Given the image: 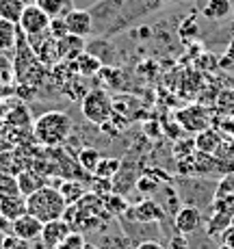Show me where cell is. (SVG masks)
Wrapping results in <instances>:
<instances>
[{"instance_id": "1", "label": "cell", "mask_w": 234, "mask_h": 249, "mask_svg": "<svg viewBox=\"0 0 234 249\" xmlns=\"http://www.w3.org/2000/svg\"><path fill=\"white\" fill-rule=\"evenodd\" d=\"M72 137V122L65 113L50 111L35 119L33 124V139L44 147H59L68 143Z\"/></svg>"}, {"instance_id": "2", "label": "cell", "mask_w": 234, "mask_h": 249, "mask_svg": "<svg viewBox=\"0 0 234 249\" xmlns=\"http://www.w3.org/2000/svg\"><path fill=\"white\" fill-rule=\"evenodd\" d=\"M65 210H68V204H65L63 195L56 186L46 184L26 197V213L37 217L41 223L61 219L65 214Z\"/></svg>"}, {"instance_id": "3", "label": "cell", "mask_w": 234, "mask_h": 249, "mask_svg": "<svg viewBox=\"0 0 234 249\" xmlns=\"http://www.w3.org/2000/svg\"><path fill=\"white\" fill-rule=\"evenodd\" d=\"M80 111L89 124L104 126L113 117V98L104 89H91L80 100Z\"/></svg>"}, {"instance_id": "4", "label": "cell", "mask_w": 234, "mask_h": 249, "mask_svg": "<svg viewBox=\"0 0 234 249\" xmlns=\"http://www.w3.org/2000/svg\"><path fill=\"white\" fill-rule=\"evenodd\" d=\"M176 186L178 189V195L180 199H182L184 206H193V208L198 210H204L206 206H211L215 202V184H211V182L206 180H199V178H182L178 180Z\"/></svg>"}, {"instance_id": "5", "label": "cell", "mask_w": 234, "mask_h": 249, "mask_svg": "<svg viewBox=\"0 0 234 249\" xmlns=\"http://www.w3.org/2000/svg\"><path fill=\"white\" fill-rule=\"evenodd\" d=\"M119 228H122L124 236L130 241L132 249H135L139 243L145 241H156V238L163 234L161 230V223H143V221H132V219L119 217Z\"/></svg>"}, {"instance_id": "6", "label": "cell", "mask_w": 234, "mask_h": 249, "mask_svg": "<svg viewBox=\"0 0 234 249\" xmlns=\"http://www.w3.org/2000/svg\"><path fill=\"white\" fill-rule=\"evenodd\" d=\"M50 22L52 20L37 4H26L22 11L20 22H18V28H20L26 37H33V35H41V33L50 31Z\"/></svg>"}, {"instance_id": "7", "label": "cell", "mask_w": 234, "mask_h": 249, "mask_svg": "<svg viewBox=\"0 0 234 249\" xmlns=\"http://www.w3.org/2000/svg\"><path fill=\"white\" fill-rule=\"evenodd\" d=\"M122 217L132 219V221H143V223H161L167 219V214H165L163 206L156 202L154 197H145L137 206H130L126 210V214H122Z\"/></svg>"}, {"instance_id": "8", "label": "cell", "mask_w": 234, "mask_h": 249, "mask_svg": "<svg viewBox=\"0 0 234 249\" xmlns=\"http://www.w3.org/2000/svg\"><path fill=\"white\" fill-rule=\"evenodd\" d=\"M63 24H65V31L68 35H76V37H87L93 35V20H91V13L89 9H72L70 13L63 16Z\"/></svg>"}, {"instance_id": "9", "label": "cell", "mask_w": 234, "mask_h": 249, "mask_svg": "<svg viewBox=\"0 0 234 249\" xmlns=\"http://www.w3.org/2000/svg\"><path fill=\"white\" fill-rule=\"evenodd\" d=\"M174 223V230L178 234H184V236H191L193 232H198L199 228H204V217L202 210L193 208V206H182L178 213L171 219Z\"/></svg>"}, {"instance_id": "10", "label": "cell", "mask_w": 234, "mask_h": 249, "mask_svg": "<svg viewBox=\"0 0 234 249\" xmlns=\"http://www.w3.org/2000/svg\"><path fill=\"white\" fill-rule=\"evenodd\" d=\"M70 232H74V230H72V226L65 221L63 217L54 219V221H48V223H44V230H41L39 245L44 249H54Z\"/></svg>"}, {"instance_id": "11", "label": "cell", "mask_w": 234, "mask_h": 249, "mask_svg": "<svg viewBox=\"0 0 234 249\" xmlns=\"http://www.w3.org/2000/svg\"><path fill=\"white\" fill-rule=\"evenodd\" d=\"M41 230H44V223L39 221L37 217H33V214H22L20 219H16V221L11 223V234L18 238H22V241H28V243H37L41 236Z\"/></svg>"}, {"instance_id": "12", "label": "cell", "mask_w": 234, "mask_h": 249, "mask_svg": "<svg viewBox=\"0 0 234 249\" xmlns=\"http://www.w3.org/2000/svg\"><path fill=\"white\" fill-rule=\"evenodd\" d=\"M48 180L44 174H39V171L35 169H24L18 174V186H20V193L24 197H28L31 193H35V191H39L41 186L48 184Z\"/></svg>"}, {"instance_id": "13", "label": "cell", "mask_w": 234, "mask_h": 249, "mask_svg": "<svg viewBox=\"0 0 234 249\" xmlns=\"http://www.w3.org/2000/svg\"><path fill=\"white\" fill-rule=\"evenodd\" d=\"M72 65H74V71H78L80 76H85V78H91V76L100 74L102 71V61L98 59V56L89 54L87 50L83 52V54H78L74 61H72Z\"/></svg>"}, {"instance_id": "14", "label": "cell", "mask_w": 234, "mask_h": 249, "mask_svg": "<svg viewBox=\"0 0 234 249\" xmlns=\"http://www.w3.org/2000/svg\"><path fill=\"white\" fill-rule=\"evenodd\" d=\"M178 122L182 124L184 130H195V132L206 130V126H208L206 117H204V111L199 107H191V108H187V111H180Z\"/></svg>"}, {"instance_id": "15", "label": "cell", "mask_w": 234, "mask_h": 249, "mask_svg": "<svg viewBox=\"0 0 234 249\" xmlns=\"http://www.w3.org/2000/svg\"><path fill=\"white\" fill-rule=\"evenodd\" d=\"M202 16L211 22H221L232 16V0H206Z\"/></svg>"}, {"instance_id": "16", "label": "cell", "mask_w": 234, "mask_h": 249, "mask_svg": "<svg viewBox=\"0 0 234 249\" xmlns=\"http://www.w3.org/2000/svg\"><path fill=\"white\" fill-rule=\"evenodd\" d=\"M219 147H221V135H219L217 130L206 128V130H202L198 137H195V150L202 152V154L215 156Z\"/></svg>"}, {"instance_id": "17", "label": "cell", "mask_w": 234, "mask_h": 249, "mask_svg": "<svg viewBox=\"0 0 234 249\" xmlns=\"http://www.w3.org/2000/svg\"><path fill=\"white\" fill-rule=\"evenodd\" d=\"M0 214L9 221H16L22 214H26V197L24 195H13V197L0 199Z\"/></svg>"}, {"instance_id": "18", "label": "cell", "mask_w": 234, "mask_h": 249, "mask_svg": "<svg viewBox=\"0 0 234 249\" xmlns=\"http://www.w3.org/2000/svg\"><path fill=\"white\" fill-rule=\"evenodd\" d=\"M59 52H61V61L63 59L74 61L76 56L85 52V39L83 37H76V35L59 37Z\"/></svg>"}, {"instance_id": "19", "label": "cell", "mask_w": 234, "mask_h": 249, "mask_svg": "<svg viewBox=\"0 0 234 249\" xmlns=\"http://www.w3.org/2000/svg\"><path fill=\"white\" fill-rule=\"evenodd\" d=\"M18 35H20L18 24H13V22L2 20V18H0V52H2V54H4V52L16 50Z\"/></svg>"}, {"instance_id": "20", "label": "cell", "mask_w": 234, "mask_h": 249, "mask_svg": "<svg viewBox=\"0 0 234 249\" xmlns=\"http://www.w3.org/2000/svg\"><path fill=\"white\" fill-rule=\"evenodd\" d=\"M35 4L50 18V20L63 18L65 13H70L72 9H74V2H72V0H37Z\"/></svg>"}, {"instance_id": "21", "label": "cell", "mask_w": 234, "mask_h": 249, "mask_svg": "<svg viewBox=\"0 0 234 249\" xmlns=\"http://www.w3.org/2000/svg\"><path fill=\"white\" fill-rule=\"evenodd\" d=\"M56 189L61 191V195H63V199H65V204L68 206L76 204L80 197H85V195L89 193L87 186H85L83 182H78V180H65V182H61Z\"/></svg>"}, {"instance_id": "22", "label": "cell", "mask_w": 234, "mask_h": 249, "mask_svg": "<svg viewBox=\"0 0 234 249\" xmlns=\"http://www.w3.org/2000/svg\"><path fill=\"white\" fill-rule=\"evenodd\" d=\"M16 85V68H13V61L7 54L0 52V95L4 98L7 91H11V87Z\"/></svg>"}, {"instance_id": "23", "label": "cell", "mask_w": 234, "mask_h": 249, "mask_svg": "<svg viewBox=\"0 0 234 249\" xmlns=\"http://www.w3.org/2000/svg\"><path fill=\"white\" fill-rule=\"evenodd\" d=\"M76 160H78L80 169H83L85 174L93 176L95 167H98L100 160H102V154H100L95 147H80V150L76 152Z\"/></svg>"}, {"instance_id": "24", "label": "cell", "mask_w": 234, "mask_h": 249, "mask_svg": "<svg viewBox=\"0 0 234 249\" xmlns=\"http://www.w3.org/2000/svg\"><path fill=\"white\" fill-rule=\"evenodd\" d=\"M104 199V208H107V213L111 214L113 219H119L122 214H126V210L130 208V204H128L126 195H119V193H111L107 195Z\"/></svg>"}, {"instance_id": "25", "label": "cell", "mask_w": 234, "mask_h": 249, "mask_svg": "<svg viewBox=\"0 0 234 249\" xmlns=\"http://www.w3.org/2000/svg\"><path fill=\"white\" fill-rule=\"evenodd\" d=\"M187 241H189V249H219L215 245V238L206 232V226L187 236Z\"/></svg>"}, {"instance_id": "26", "label": "cell", "mask_w": 234, "mask_h": 249, "mask_svg": "<svg viewBox=\"0 0 234 249\" xmlns=\"http://www.w3.org/2000/svg\"><path fill=\"white\" fill-rule=\"evenodd\" d=\"M24 7H26V4H24L22 0H7V2L0 4V18H2V20L13 22V24H18V22H20V18H22Z\"/></svg>"}, {"instance_id": "27", "label": "cell", "mask_w": 234, "mask_h": 249, "mask_svg": "<svg viewBox=\"0 0 234 249\" xmlns=\"http://www.w3.org/2000/svg\"><path fill=\"white\" fill-rule=\"evenodd\" d=\"M13 195H22L20 186H18V176L0 171V199L2 197H13Z\"/></svg>"}, {"instance_id": "28", "label": "cell", "mask_w": 234, "mask_h": 249, "mask_svg": "<svg viewBox=\"0 0 234 249\" xmlns=\"http://www.w3.org/2000/svg\"><path fill=\"white\" fill-rule=\"evenodd\" d=\"M4 122L11 128H24V126H31V115H28L26 107H18L4 115Z\"/></svg>"}, {"instance_id": "29", "label": "cell", "mask_w": 234, "mask_h": 249, "mask_svg": "<svg viewBox=\"0 0 234 249\" xmlns=\"http://www.w3.org/2000/svg\"><path fill=\"white\" fill-rule=\"evenodd\" d=\"M119 167H122V160L119 159H102L100 160V165L95 167L93 178H108L111 180L113 176L119 171Z\"/></svg>"}, {"instance_id": "30", "label": "cell", "mask_w": 234, "mask_h": 249, "mask_svg": "<svg viewBox=\"0 0 234 249\" xmlns=\"http://www.w3.org/2000/svg\"><path fill=\"white\" fill-rule=\"evenodd\" d=\"M230 197L234 199V176H226L215 191V202H228Z\"/></svg>"}, {"instance_id": "31", "label": "cell", "mask_w": 234, "mask_h": 249, "mask_svg": "<svg viewBox=\"0 0 234 249\" xmlns=\"http://www.w3.org/2000/svg\"><path fill=\"white\" fill-rule=\"evenodd\" d=\"M85 234H80V232H70L68 236L63 238V241L59 243L54 249H83L85 247Z\"/></svg>"}, {"instance_id": "32", "label": "cell", "mask_w": 234, "mask_h": 249, "mask_svg": "<svg viewBox=\"0 0 234 249\" xmlns=\"http://www.w3.org/2000/svg\"><path fill=\"white\" fill-rule=\"evenodd\" d=\"M4 249H33V243L22 241V238L13 236V234H7L4 236Z\"/></svg>"}, {"instance_id": "33", "label": "cell", "mask_w": 234, "mask_h": 249, "mask_svg": "<svg viewBox=\"0 0 234 249\" xmlns=\"http://www.w3.org/2000/svg\"><path fill=\"white\" fill-rule=\"evenodd\" d=\"M165 249H189V241L184 234H178L176 232L174 236H169V241H167Z\"/></svg>"}, {"instance_id": "34", "label": "cell", "mask_w": 234, "mask_h": 249, "mask_svg": "<svg viewBox=\"0 0 234 249\" xmlns=\"http://www.w3.org/2000/svg\"><path fill=\"white\" fill-rule=\"evenodd\" d=\"M221 236H223V245H230V247H234V221H232L226 230H223Z\"/></svg>"}, {"instance_id": "35", "label": "cell", "mask_w": 234, "mask_h": 249, "mask_svg": "<svg viewBox=\"0 0 234 249\" xmlns=\"http://www.w3.org/2000/svg\"><path fill=\"white\" fill-rule=\"evenodd\" d=\"M135 249H165V245H161L159 241H145V243H139Z\"/></svg>"}, {"instance_id": "36", "label": "cell", "mask_w": 234, "mask_h": 249, "mask_svg": "<svg viewBox=\"0 0 234 249\" xmlns=\"http://www.w3.org/2000/svg\"><path fill=\"white\" fill-rule=\"evenodd\" d=\"M11 223L13 221H9V219H4L2 214H0V232L2 234H11Z\"/></svg>"}, {"instance_id": "37", "label": "cell", "mask_w": 234, "mask_h": 249, "mask_svg": "<svg viewBox=\"0 0 234 249\" xmlns=\"http://www.w3.org/2000/svg\"><path fill=\"white\" fill-rule=\"evenodd\" d=\"M83 249H100V247H98V245H93L91 241H87V243H85V247H83Z\"/></svg>"}, {"instance_id": "38", "label": "cell", "mask_w": 234, "mask_h": 249, "mask_svg": "<svg viewBox=\"0 0 234 249\" xmlns=\"http://www.w3.org/2000/svg\"><path fill=\"white\" fill-rule=\"evenodd\" d=\"M4 236H7V234L0 232V249H4Z\"/></svg>"}, {"instance_id": "39", "label": "cell", "mask_w": 234, "mask_h": 249, "mask_svg": "<svg viewBox=\"0 0 234 249\" xmlns=\"http://www.w3.org/2000/svg\"><path fill=\"white\" fill-rule=\"evenodd\" d=\"M22 2H24V4H35L37 0H22Z\"/></svg>"}, {"instance_id": "40", "label": "cell", "mask_w": 234, "mask_h": 249, "mask_svg": "<svg viewBox=\"0 0 234 249\" xmlns=\"http://www.w3.org/2000/svg\"><path fill=\"white\" fill-rule=\"evenodd\" d=\"M232 18H234V0H232Z\"/></svg>"}, {"instance_id": "41", "label": "cell", "mask_w": 234, "mask_h": 249, "mask_svg": "<svg viewBox=\"0 0 234 249\" xmlns=\"http://www.w3.org/2000/svg\"><path fill=\"white\" fill-rule=\"evenodd\" d=\"M2 100H4V98H2V95H0V107H2Z\"/></svg>"}, {"instance_id": "42", "label": "cell", "mask_w": 234, "mask_h": 249, "mask_svg": "<svg viewBox=\"0 0 234 249\" xmlns=\"http://www.w3.org/2000/svg\"><path fill=\"white\" fill-rule=\"evenodd\" d=\"M2 2H7V0H0V4H2Z\"/></svg>"}]
</instances>
